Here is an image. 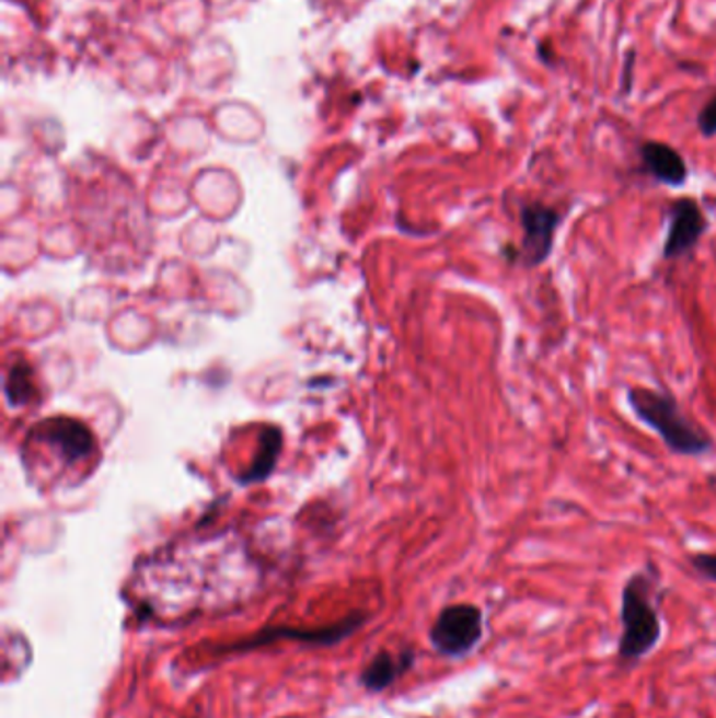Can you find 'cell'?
Listing matches in <instances>:
<instances>
[{
  "label": "cell",
  "instance_id": "obj_1",
  "mask_svg": "<svg viewBox=\"0 0 716 718\" xmlns=\"http://www.w3.org/2000/svg\"><path fill=\"white\" fill-rule=\"evenodd\" d=\"M622 637L617 642V660L635 667L662 641V619L654 601V582L645 574L628 578L622 590Z\"/></svg>",
  "mask_w": 716,
  "mask_h": 718
},
{
  "label": "cell",
  "instance_id": "obj_2",
  "mask_svg": "<svg viewBox=\"0 0 716 718\" xmlns=\"http://www.w3.org/2000/svg\"><path fill=\"white\" fill-rule=\"evenodd\" d=\"M628 404L645 425H649L665 439L672 452L683 456H700L713 448L711 439L693 429V425L670 395L635 386L628 391Z\"/></svg>",
  "mask_w": 716,
  "mask_h": 718
},
{
  "label": "cell",
  "instance_id": "obj_3",
  "mask_svg": "<svg viewBox=\"0 0 716 718\" xmlns=\"http://www.w3.org/2000/svg\"><path fill=\"white\" fill-rule=\"evenodd\" d=\"M484 637V614L480 607L459 603L446 607L429 633L437 653L446 658H462L471 653Z\"/></svg>",
  "mask_w": 716,
  "mask_h": 718
},
{
  "label": "cell",
  "instance_id": "obj_4",
  "mask_svg": "<svg viewBox=\"0 0 716 718\" xmlns=\"http://www.w3.org/2000/svg\"><path fill=\"white\" fill-rule=\"evenodd\" d=\"M559 221L562 215L548 206L528 205L521 210V228H523L521 257L526 260V265L538 267L551 257Z\"/></svg>",
  "mask_w": 716,
  "mask_h": 718
},
{
  "label": "cell",
  "instance_id": "obj_5",
  "mask_svg": "<svg viewBox=\"0 0 716 718\" xmlns=\"http://www.w3.org/2000/svg\"><path fill=\"white\" fill-rule=\"evenodd\" d=\"M706 231V217L702 208L690 198L674 202L670 210V228L666 235L665 257L677 258L688 255Z\"/></svg>",
  "mask_w": 716,
  "mask_h": 718
},
{
  "label": "cell",
  "instance_id": "obj_6",
  "mask_svg": "<svg viewBox=\"0 0 716 718\" xmlns=\"http://www.w3.org/2000/svg\"><path fill=\"white\" fill-rule=\"evenodd\" d=\"M640 158L645 169L670 187H681L688 181V164L683 155L660 141H647L640 148Z\"/></svg>",
  "mask_w": 716,
  "mask_h": 718
},
{
  "label": "cell",
  "instance_id": "obj_7",
  "mask_svg": "<svg viewBox=\"0 0 716 718\" xmlns=\"http://www.w3.org/2000/svg\"><path fill=\"white\" fill-rule=\"evenodd\" d=\"M414 653L404 651L402 656H391V653H379L370 667L361 672V685L370 692H383L393 681H397L408 668L414 667Z\"/></svg>",
  "mask_w": 716,
  "mask_h": 718
},
{
  "label": "cell",
  "instance_id": "obj_8",
  "mask_svg": "<svg viewBox=\"0 0 716 718\" xmlns=\"http://www.w3.org/2000/svg\"><path fill=\"white\" fill-rule=\"evenodd\" d=\"M691 565L697 574H702L706 580L716 582V553H700L691 557Z\"/></svg>",
  "mask_w": 716,
  "mask_h": 718
},
{
  "label": "cell",
  "instance_id": "obj_9",
  "mask_svg": "<svg viewBox=\"0 0 716 718\" xmlns=\"http://www.w3.org/2000/svg\"><path fill=\"white\" fill-rule=\"evenodd\" d=\"M697 127L704 137L716 135V97L704 105V109L697 116Z\"/></svg>",
  "mask_w": 716,
  "mask_h": 718
},
{
  "label": "cell",
  "instance_id": "obj_10",
  "mask_svg": "<svg viewBox=\"0 0 716 718\" xmlns=\"http://www.w3.org/2000/svg\"><path fill=\"white\" fill-rule=\"evenodd\" d=\"M538 55H540V59H542L544 63H548V66L555 61V55H553L551 45H544V43H542V45H540V49H538Z\"/></svg>",
  "mask_w": 716,
  "mask_h": 718
},
{
  "label": "cell",
  "instance_id": "obj_11",
  "mask_svg": "<svg viewBox=\"0 0 716 718\" xmlns=\"http://www.w3.org/2000/svg\"><path fill=\"white\" fill-rule=\"evenodd\" d=\"M711 484H713V488L716 489V477H713V479H711Z\"/></svg>",
  "mask_w": 716,
  "mask_h": 718
}]
</instances>
